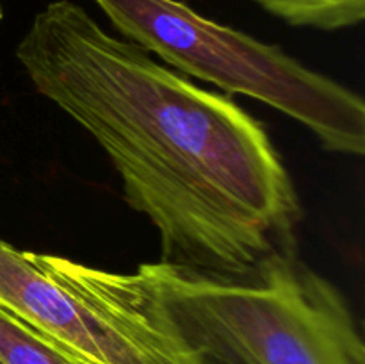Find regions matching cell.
<instances>
[{
	"label": "cell",
	"mask_w": 365,
	"mask_h": 364,
	"mask_svg": "<svg viewBox=\"0 0 365 364\" xmlns=\"http://www.w3.org/2000/svg\"><path fill=\"white\" fill-rule=\"evenodd\" d=\"M16 57L34 88L103 148L125 200L160 236V261L245 275L298 256L303 211L257 118L56 0L32 18Z\"/></svg>",
	"instance_id": "1"
},
{
	"label": "cell",
	"mask_w": 365,
	"mask_h": 364,
	"mask_svg": "<svg viewBox=\"0 0 365 364\" xmlns=\"http://www.w3.org/2000/svg\"><path fill=\"white\" fill-rule=\"evenodd\" d=\"M31 257L135 318L175 364H365L346 298L298 256L273 257L245 275L164 263L113 273L66 257Z\"/></svg>",
	"instance_id": "2"
},
{
	"label": "cell",
	"mask_w": 365,
	"mask_h": 364,
	"mask_svg": "<svg viewBox=\"0 0 365 364\" xmlns=\"http://www.w3.org/2000/svg\"><path fill=\"white\" fill-rule=\"evenodd\" d=\"M114 27L182 74L294 118L324 150L362 156L365 103L277 45L200 16L178 0H95Z\"/></svg>",
	"instance_id": "3"
},
{
	"label": "cell",
	"mask_w": 365,
	"mask_h": 364,
	"mask_svg": "<svg viewBox=\"0 0 365 364\" xmlns=\"http://www.w3.org/2000/svg\"><path fill=\"white\" fill-rule=\"evenodd\" d=\"M0 309L77 364H175L135 318L68 284L2 239Z\"/></svg>",
	"instance_id": "4"
},
{
	"label": "cell",
	"mask_w": 365,
	"mask_h": 364,
	"mask_svg": "<svg viewBox=\"0 0 365 364\" xmlns=\"http://www.w3.org/2000/svg\"><path fill=\"white\" fill-rule=\"evenodd\" d=\"M264 11L292 27L341 31L362 24L365 0H255Z\"/></svg>",
	"instance_id": "5"
},
{
	"label": "cell",
	"mask_w": 365,
	"mask_h": 364,
	"mask_svg": "<svg viewBox=\"0 0 365 364\" xmlns=\"http://www.w3.org/2000/svg\"><path fill=\"white\" fill-rule=\"evenodd\" d=\"M0 363L77 364L4 309H0Z\"/></svg>",
	"instance_id": "6"
},
{
	"label": "cell",
	"mask_w": 365,
	"mask_h": 364,
	"mask_svg": "<svg viewBox=\"0 0 365 364\" xmlns=\"http://www.w3.org/2000/svg\"><path fill=\"white\" fill-rule=\"evenodd\" d=\"M0 20H2V7H0Z\"/></svg>",
	"instance_id": "7"
},
{
	"label": "cell",
	"mask_w": 365,
	"mask_h": 364,
	"mask_svg": "<svg viewBox=\"0 0 365 364\" xmlns=\"http://www.w3.org/2000/svg\"><path fill=\"white\" fill-rule=\"evenodd\" d=\"M0 364H2V363H0Z\"/></svg>",
	"instance_id": "8"
}]
</instances>
